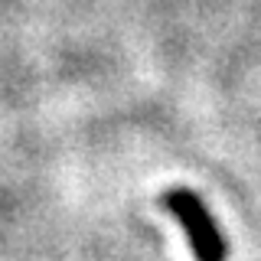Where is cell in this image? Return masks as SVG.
Returning a JSON list of instances; mask_svg holds the SVG:
<instances>
[{"label":"cell","mask_w":261,"mask_h":261,"mask_svg":"<svg viewBox=\"0 0 261 261\" xmlns=\"http://www.w3.org/2000/svg\"><path fill=\"white\" fill-rule=\"evenodd\" d=\"M163 209L179 222V228L186 232L190 251L196 261H225L228 245L222 228L216 225L212 212L206 209V202L199 199L193 190L186 186H173V190L163 193Z\"/></svg>","instance_id":"1"}]
</instances>
